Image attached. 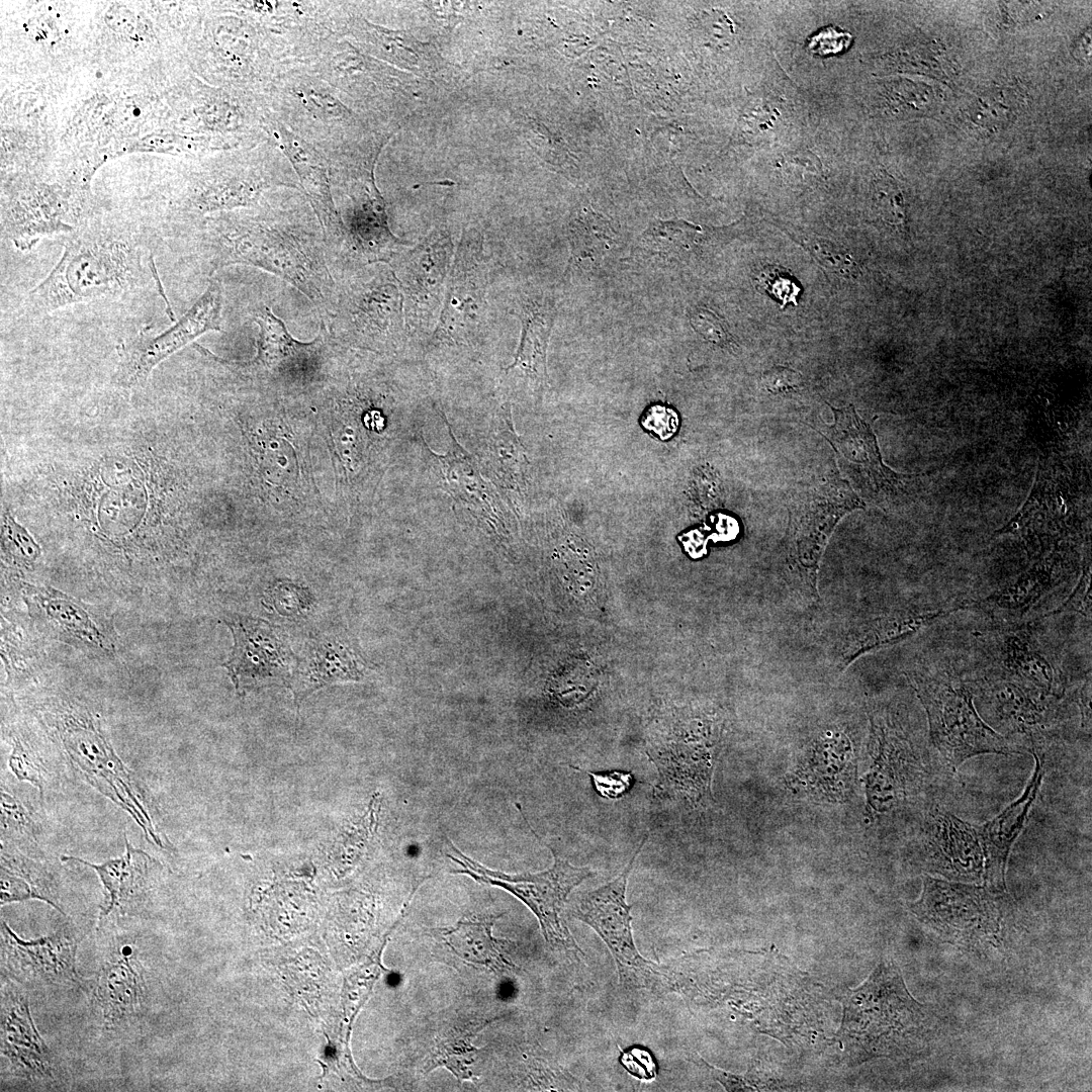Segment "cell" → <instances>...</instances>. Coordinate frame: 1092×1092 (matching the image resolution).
<instances>
[{
	"label": "cell",
	"mask_w": 1092,
	"mask_h": 1092,
	"mask_svg": "<svg viewBox=\"0 0 1092 1092\" xmlns=\"http://www.w3.org/2000/svg\"><path fill=\"white\" fill-rule=\"evenodd\" d=\"M842 1004L835 1038L850 1066L918 1056L932 1033L930 1013L908 992L893 962H882L860 986L848 989Z\"/></svg>",
	"instance_id": "obj_2"
},
{
	"label": "cell",
	"mask_w": 1092,
	"mask_h": 1092,
	"mask_svg": "<svg viewBox=\"0 0 1092 1092\" xmlns=\"http://www.w3.org/2000/svg\"><path fill=\"white\" fill-rule=\"evenodd\" d=\"M647 838L648 835L644 836L629 862L615 879L581 895L571 914L593 928L605 942L624 987L656 990L667 986L664 981L669 983L671 979L636 947L631 924L632 906L626 901L630 873Z\"/></svg>",
	"instance_id": "obj_8"
},
{
	"label": "cell",
	"mask_w": 1092,
	"mask_h": 1092,
	"mask_svg": "<svg viewBox=\"0 0 1092 1092\" xmlns=\"http://www.w3.org/2000/svg\"><path fill=\"white\" fill-rule=\"evenodd\" d=\"M641 424L659 439L666 440L676 432L678 417L673 410L654 404L644 413Z\"/></svg>",
	"instance_id": "obj_49"
},
{
	"label": "cell",
	"mask_w": 1092,
	"mask_h": 1092,
	"mask_svg": "<svg viewBox=\"0 0 1092 1092\" xmlns=\"http://www.w3.org/2000/svg\"><path fill=\"white\" fill-rule=\"evenodd\" d=\"M513 303L512 313L521 322V339L505 373L515 384L540 395L548 383L547 350L557 315L555 299L547 292L529 288L519 291Z\"/></svg>",
	"instance_id": "obj_20"
},
{
	"label": "cell",
	"mask_w": 1092,
	"mask_h": 1092,
	"mask_svg": "<svg viewBox=\"0 0 1092 1092\" xmlns=\"http://www.w3.org/2000/svg\"><path fill=\"white\" fill-rule=\"evenodd\" d=\"M134 21V15L125 7H112L106 14V23L108 26L119 33H133L135 28Z\"/></svg>",
	"instance_id": "obj_51"
},
{
	"label": "cell",
	"mask_w": 1092,
	"mask_h": 1092,
	"mask_svg": "<svg viewBox=\"0 0 1092 1092\" xmlns=\"http://www.w3.org/2000/svg\"><path fill=\"white\" fill-rule=\"evenodd\" d=\"M94 1002L105 1028L124 1026L145 1011L148 989L141 967L132 953L106 961L97 973Z\"/></svg>",
	"instance_id": "obj_26"
},
{
	"label": "cell",
	"mask_w": 1092,
	"mask_h": 1092,
	"mask_svg": "<svg viewBox=\"0 0 1092 1092\" xmlns=\"http://www.w3.org/2000/svg\"><path fill=\"white\" fill-rule=\"evenodd\" d=\"M999 894L985 886L924 876L921 896L909 908L944 940L976 945L1000 930Z\"/></svg>",
	"instance_id": "obj_11"
},
{
	"label": "cell",
	"mask_w": 1092,
	"mask_h": 1092,
	"mask_svg": "<svg viewBox=\"0 0 1092 1092\" xmlns=\"http://www.w3.org/2000/svg\"><path fill=\"white\" fill-rule=\"evenodd\" d=\"M851 40L850 33L828 26L808 38L807 49L813 55L824 57L844 52Z\"/></svg>",
	"instance_id": "obj_47"
},
{
	"label": "cell",
	"mask_w": 1092,
	"mask_h": 1092,
	"mask_svg": "<svg viewBox=\"0 0 1092 1092\" xmlns=\"http://www.w3.org/2000/svg\"><path fill=\"white\" fill-rule=\"evenodd\" d=\"M780 267L774 266L765 268L756 281L763 290L780 300L782 306L789 302L796 304V297L800 288L786 272L780 271Z\"/></svg>",
	"instance_id": "obj_42"
},
{
	"label": "cell",
	"mask_w": 1092,
	"mask_h": 1092,
	"mask_svg": "<svg viewBox=\"0 0 1092 1092\" xmlns=\"http://www.w3.org/2000/svg\"><path fill=\"white\" fill-rule=\"evenodd\" d=\"M544 844L551 850L554 862L548 870L538 873L506 874L489 870L466 856L451 842L452 853L447 855L461 867L453 873L465 874L480 884L502 888L522 901L538 919L542 935L551 947L582 953L561 913L571 891L595 873L588 867L571 864L547 843Z\"/></svg>",
	"instance_id": "obj_6"
},
{
	"label": "cell",
	"mask_w": 1092,
	"mask_h": 1092,
	"mask_svg": "<svg viewBox=\"0 0 1092 1092\" xmlns=\"http://www.w3.org/2000/svg\"><path fill=\"white\" fill-rule=\"evenodd\" d=\"M1 1054L14 1076L31 1083L54 1080L53 1053L34 1025L27 998L8 981L1 991Z\"/></svg>",
	"instance_id": "obj_21"
},
{
	"label": "cell",
	"mask_w": 1092,
	"mask_h": 1092,
	"mask_svg": "<svg viewBox=\"0 0 1092 1092\" xmlns=\"http://www.w3.org/2000/svg\"><path fill=\"white\" fill-rule=\"evenodd\" d=\"M1077 703L1081 714V725L1085 729L1091 728V676L1087 677L1077 693Z\"/></svg>",
	"instance_id": "obj_52"
},
{
	"label": "cell",
	"mask_w": 1092,
	"mask_h": 1092,
	"mask_svg": "<svg viewBox=\"0 0 1092 1092\" xmlns=\"http://www.w3.org/2000/svg\"><path fill=\"white\" fill-rule=\"evenodd\" d=\"M614 235L609 226L597 225L590 232L586 222L579 218L573 222L569 231L571 260L578 263L581 260L592 259L599 261L613 247Z\"/></svg>",
	"instance_id": "obj_36"
},
{
	"label": "cell",
	"mask_w": 1092,
	"mask_h": 1092,
	"mask_svg": "<svg viewBox=\"0 0 1092 1092\" xmlns=\"http://www.w3.org/2000/svg\"><path fill=\"white\" fill-rule=\"evenodd\" d=\"M1091 564L1085 561L1079 581L1073 588L1067 600L1050 615L1062 613H1077L1086 618L1091 617Z\"/></svg>",
	"instance_id": "obj_44"
},
{
	"label": "cell",
	"mask_w": 1092,
	"mask_h": 1092,
	"mask_svg": "<svg viewBox=\"0 0 1092 1092\" xmlns=\"http://www.w3.org/2000/svg\"><path fill=\"white\" fill-rule=\"evenodd\" d=\"M2 545L7 554L26 566L32 564L40 554L39 546L8 514L3 516Z\"/></svg>",
	"instance_id": "obj_37"
},
{
	"label": "cell",
	"mask_w": 1092,
	"mask_h": 1092,
	"mask_svg": "<svg viewBox=\"0 0 1092 1092\" xmlns=\"http://www.w3.org/2000/svg\"><path fill=\"white\" fill-rule=\"evenodd\" d=\"M488 269L484 238L474 228L463 230L448 277L432 348H474L486 327Z\"/></svg>",
	"instance_id": "obj_9"
},
{
	"label": "cell",
	"mask_w": 1092,
	"mask_h": 1092,
	"mask_svg": "<svg viewBox=\"0 0 1092 1092\" xmlns=\"http://www.w3.org/2000/svg\"><path fill=\"white\" fill-rule=\"evenodd\" d=\"M590 778L598 795L605 799L622 798L632 787L633 775L621 770L590 771L583 770Z\"/></svg>",
	"instance_id": "obj_45"
},
{
	"label": "cell",
	"mask_w": 1092,
	"mask_h": 1092,
	"mask_svg": "<svg viewBox=\"0 0 1092 1092\" xmlns=\"http://www.w3.org/2000/svg\"><path fill=\"white\" fill-rule=\"evenodd\" d=\"M977 639L987 662L982 675L1064 699L1066 676L1058 658L1040 640L1036 622L1007 623L977 635Z\"/></svg>",
	"instance_id": "obj_12"
},
{
	"label": "cell",
	"mask_w": 1092,
	"mask_h": 1092,
	"mask_svg": "<svg viewBox=\"0 0 1092 1092\" xmlns=\"http://www.w3.org/2000/svg\"><path fill=\"white\" fill-rule=\"evenodd\" d=\"M293 212L256 206L210 218L198 254L211 272L233 264L277 275L330 315L337 285L326 259V244Z\"/></svg>",
	"instance_id": "obj_1"
},
{
	"label": "cell",
	"mask_w": 1092,
	"mask_h": 1092,
	"mask_svg": "<svg viewBox=\"0 0 1092 1092\" xmlns=\"http://www.w3.org/2000/svg\"><path fill=\"white\" fill-rule=\"evenodd\" d=\"M373 166L335 169V177L345 188L351 207L343 220L347 232L344 262L359 270L375 263L390 262L407 249L408 243L395 237L387 222L385 204L373 177Z\"/></svg>",
	"instance_id": "obj_13"
},
{
	"label": "cell",
	"mask_w": 1092,
	"mask_h": 1092,
	"mask_svg": "<svg viewBox=\"0 0 1092 1092\" xmlns=\"http://www.w3.org/2000/svg\"><path fill=\"white\" fill-rule=\"evenodd\" d=\"M701 1061L710 1071L712 1077L716 1081H718L727 1091H753V1088L751 1087L749 1080H747L746 1077L722 1071L709 1065L702 1059Z\"/></svg>",
	"instance_id": "obj_50"
},
{
	"label": "cell",
	"mask_w": 1092,
	"mask_h": 1092,
	"mask_svg": "<svg viewBox=\"0 0 1092 1092\" xmlns=\"http://www.w3.org/2000/svg\"><path fill=\"white\" fill-rule=\"evenodd\" d=\"M826 269L833 270L844 277H854L858 269L852 258L839 252L828 242L816 241L806 247Z\"/></svg>",
	"instance_id": "obj_43"
},
{
	"label": "cell",
	"mask_w": 1092,
	"mask_h": 1092,
	"mask_svg": "<svg viewBox=\"0 0 1092 1092\" xmlns=\"http://www.w3.org/2000/svg\"><path fill=\"white\" fill-rule=\"evenodd\" d=\"M803 376L797 370L776 365L765 370L760 377L762 388L774 394H785L799 389Z\"/></svg>",
	"instance_id": "obj_48"
},
{
	"label": "cell",
	"mask_w": 1092,
	"mask_h": 1092,
	"mask_svg": "<svg viewBox=\"0 0 1092 1092\" xmlns=\"http://www.w3.org/2000/svg\"><path fill=\"white\" fill-rule=\"evenodd\" d=\"M221 309V284L213 279L194 304L171 327L156 335L151 329H143L119 346V364L115 374L117 383L125 387L143 383L152 370L173 353L207 332L219 331Z\"/></svg>",
	"instance_id": "obj_15"
},
{
	"label": "cell",
	"mask_w": 1092,
	"mask_h": 1092,
	"mask_svg": "<svg viewBox=\"0 0 1092 1092\" xmlns=\"http://www.w3.org/2000/svg\"><path fill=\"white\" fill-rule=\"evenodd\" d=\"M483 1021H469L444 1027L435 1039V1050L428 1062L427 1071L445 1067L459 1081L475 1080L473 1066L479 1050L471 1044V1038L483 1027Z\"/></svg>",
	"instance_id": "obj_33"
},
{
	"label": "cell",
	"mask_w": 1092,
	"mask_h": 1092,
	"mask_svg": "<svg viewBox=\"0 0 1092 1092\" xmlns=\"http://www.w3.org/2000/svg\"><path fill=\"white\" fill-rule=\"evenodd\" d=\"M78 943L75 934L61 930L24 940L1 920L3 969L11 980L26 987L77 984Z\"/></svg>",
	"instance_id": "obj_17"
},
{
	"label": "cell",
	"mask_w": 1092,
	"mask_h": 1092,
	"mask_svg": "<svg viewBox=\"0 0 1092 1092\" xmlns=\"http://www.w3.org/2000/svg\"><path fill=\"white\" fill-rule=\"evenodd\" d=\"M455 246L448 228L432 229L390 262L403 297L407 337H431L439 320Z\"/></svg>",
	"instance_id": "obj_10"
},
{
	"label": "cell",
	"mask_w": 1092,
	"mask_h": 1092,
	"mask_svg": "<svg viewBox=\"0 0 1092 1092\" xmlns=\"http://www.w3.org/2000/svg\"><path fill=\"white\" fill-rule=\"evenodd\" d=\"M494 920L493 916L461 919L454 927L445 930L447 944L468 964L493 972L513 968L502 951L499 940L492 935Z\"/></svg>",
	"instance_id": "obj_30"
},
{
	"label": "cell",
	"mask_w": 1092,
	"mask_h": 1092,
	"mask_svg": "<svg viewBox=\"0 0 1092 1092\" xmlns=\"http://www.w3.org/2000/svg\"><path fill=\"white\" fill-rule=\"evenodd\" d=\"M143 248L109 233L71 238L49 275L25 299L28 312L48 313L69 304L116 296L142 286L147 278Z\"/></svg>",
	"instance_id": "obj_3"
},
{
	"label": "cell",
	"mask_w": 1092,
	"mask_h": 1092,
	"mask_svg": "<svg viewBox=\"0 0 1092 1092\" xmlns=\"http://www.w3.org/2000/svg\"><path fill=\"white\" fill-rule=\"evenodd\" d=\"M234 639L222 664L239 694L272 686H286L294 673L297 655L280 628L252 616L223 618Z\"/></svg>",
	"instance_id": "obj_14"
},
{
	"label": "cell",
	"mask_w": 1092,
	"mask_h": 1092,
	"mask_svg": "<svg viewBox=\"0 0 1092 1092\" xmlns=\"http://www.w3.org/2000/svg\"><path fill=\"white\" fill-rule=\"evenodd\" d=\"M266 130L288 159L320 222L326 248L344 262L347 232L332 194L331 165L327 157L292 132L269 111Z\"/></svg>",
	"instance_id": "obj_16"
},
{
	"label": "cell",
	"mask_w": 1092,
	"mask_h": 1092,
	"mask_svg": "<svg viewBox=\"0 0 1092 1092\" xmlns=\"http://www.w3.org/2000/svg\"><path fill=\"white\" fill-rule=\"evenodd\" d=\"M1074 56L1082 61L1089 62L1091 57V29L1086 30L1077 40L1074 48Z\"/></svg>",
	"instance_id": "obj_53"
},
{
	"label": "cell",
	"mask_w": 1092,
	"mask_h": 1092,
	"mask_svg": "<svg viewBox=\"0 0 1092 1092\" xmlns=\"http://www.w3.org/2000/svg\"><path fill=\"white\" fill-rule=\"evenodd\" d=\"M125 835L124 853L102 863H91L75 856L62 857L63 860L81 862L97 873L105 894L100 905V922L112 914L123 915L138 907L150 889L151 877L159 868L155 858L131 846Z\"/></svg>",
	"instance_id": "obj_25"
},
{
	"label": "cell",
	"mask_w": 1092,
	"mask_h": 1092,
	"mask_svg": "<svg viewBox=\"0 0 1092 1092\" xmlns=\"http://www.w3.org/2000/svg\"><path fill=\"white\" fill-rule=\"evenodd\" d=\"M0 894L1 906L36 899L64 914L60 905L58 884L53 874L37 861L3 849Z\"/></svg>",
	"instance_id": "obj_27"
},
{
	"label": "cell",
	"mask_w": 1092,
	"mask_h": 1092,
	"mask_svg": "<svg viewBox=\"0 0 1092 1092\" xmlns=\"http://www.w3.org/2000/svg\"><path fill=\"white\" fill-rule=\"evenodd\" d=\"M1051 562H1038L1013 581L985 599L965 604L966 609L1010 616L1023 615L1039 603L1059 581Z\"/></svg>",
	"instance_id": "obj_28"
},
{
	"label": "cell",
	"mask_w": 1092,
	"mask_h": 1092,
	"mask_svg": "<svg viewBox=\"0 0 1092 1092\" xmlns=\"http://www.w3.org/2000/svg\"><path fill=\"white\" fill-rule=\"evenodd\" d=\"M690 323L706 341L722 348L735 347L726 322L711 309L695 308L690 314Z\"/></svg>",
	"instance_id": "obj_41"
},
{
	"label": "cell",
	"mask_w": 1092,
	"mask_h": 1092,
	"mask_svg": "<svg viewBox=\"0 0 1092 1092\" xmlns=\"http://www.w3.org/2000/svg\"><path fill=\"white\" fill-rule=\"evenodd\" d=\"M696 229L681 221H654L641 236L640 249L649 257L671 259L690 249Z\"/></svg>",
	"instance_id": "obj_35"
},
{
	"label": "cell",
	"mask_w": 1092,
	"mask_h": 1092,
	"mask_svg": "<svg viewBox=\"0 0 1092 1092\" xmlns=\"http://www.w3.org/2000/svg\"><path fill=\"white\" fill-rule=\"evenodd\" d=\"M874 201L879 214L890 224L901 226L905 219L902 193L895 181L884 176L875 183Z\"/></svg>",
	"instance_id": "obj_40"
},
{
	"label": "cell",
	"mask_w": 1092,
	"mask_h": 1092,
	"mask_svg": "<svg viewBox=\"0 0 1092 1092\" xmlns=\"http://www.w3.org/2000/svg\"><path fill=\"white\" fill-rule=\"evenodd\" d=\"M925 827L926 867L932 873L958 881H983L984 855L977 826L935 810Z\"/></svg>",
	"instance_id": "obj_23"
},
{
	"label": "cell",
	"mask_w": 1092,
	"mask_h": 1092,
	"mask_svg": "<svg viewBox=\"0 0 1092 1092\" xmlns=\"http://www.w3.org/2000/svg\"><path fill=\"white\" fill-rule=\"evenodd\" d=\"M1035 766L1021 796L992 820L977 826L984 855V886L996 893L1006 892L1005 872L1010 850L1021 833L1042 779V758L1032 751Z\"/></svg>",
	"instance_id": "obj_24"
},
{
	"label": "cell",
	"mask_w": 1092,
	"mask_h": 1092,
	"mask_svg": "<svg viewBox=\"0 0 1092 1092\" xmlns=\"http://www.w3.org/2000/svg\"><path fill=\"white\" fill-rule=\"evenodd\" d=\"M333 335L369 349H395L407 337L403 297L389 264L367 265L339 288L329 315Z\"/></svg>",
	"instance_id": "obj_5"
},
{
	"label": "cell",
	"mask_w": 1092,
	"mask_h": 1092,
	"mask_svg": "<svg viewBox=\"0 0 1092 1092\" xmlns=\"http://www.w3.org/2000/svg\"><path fill=\"white\" fill-rule=\"evenodd\" d=\"M964 610L963 604L954 608L930 610H906L876 618L864 624L855 634L848 657L901 641L931 622L954 611Z\"/></svg>",
	"instance_id": "obj_29"
},
{
	"label": "cell",
	"mask_w": 1092,
	"mask_h": 1092,
	"mask_svg": "<svg viewBox=\"0 0 1092 1092\" xmlns=\"http://www.w3.org/2000/svg\"><path fill=\"white\" fill-rule=\"evenodd\" d=\"M58 733L71 763L102 795L119 805L143 829L148 841L165 847L132 772L116 755L100 722L90 713L64 714Z\"/></svg>",
	"instance_id": "obj_7"
},
{
	"label": "cell",
	"mask_w": 1092,
	"mask_h": 1092,
	"mask_svg": "<svg viewBox=\"0 0 1092 1092\" xmlns=\"http://www.w3.org/2000/svg\"><path fill=\"white\" fill-rule=\"evenodd\" d=\"M2 835L35 840L34 825L28 812L13 796L1 788Z\"/></svg>",
	"instance_id": "obj_39"
},
{
	"label": "cell",
	"mask_w": 1092,
	"mask_h": 1092,
	"mask_svg": "<svg viewBox=\"0 0 1092 1092\" xmlns=\"http://www.w3.org/2000/svg\"><path fill=\"white\" fill-rule=\"evenodd\" d=\"M450 430V428H449ZM451 447L447 454L436 455L446 489L459 502L486 510L493 509L494 495L481 477L474 458L456 441L450 430Z\"/></svg>",
	"instance_id": "obj_32"
},
{
	"label": "cell",
	"mask_w": 1092,
	"mask_h": 1092,
	"mask_svg": "<svg viewBox=\"0 0 1092 1092\" xmlns=\"http://www.w3.org/2000/svg\"><path fill=\"white\" fill-rule=\"evenodd\" d=\"M24 601L37 628L65 643L110 652L116 635L109 619L51 586L25 584Z\"/></svg>",
	"instance_id": "obj_18"
},
{
	"label": "cell",
	"mask_w": 1092,
	"mask_h": 1092,
	"mask_svg": "<svg viewBox=\"0 0 1092 1092\" xmlns=\"http://www.w3.org/2000/svg\"><path fill=\"white\" fill-rule=\"evenodd\" d=\"M255 323L259 327L258 355L255 363L270 370H280L301 358H306L324 345L323 333L310 343L295 340L284 323L268 307L255 313Z\"/></svg>",
	"instance_id": "obj_31"
},
{
	"label": "cell",
	"mask_w": 1092,
	"mask_h": 1092,
	"mask_svg": "<svg viewBox=\"0 0 1092 1092\" xmlns=\"http://www.w3.org/2000/svg\"><path fill=\"white\" fill-rule=\"evenodd\" d=\"M498 418V429L490 435L487 446L490 464L496 473L514 480L522 472L519 467L525 463L526 457L520 451L510 405L503 406Z\"/></svg>",
	"instance_id": "obj_34"
},
{
	"label": "cell",
	"mask_w": 1092,
	"mask_h": 1092,
	"mask_svg": "<svg viewBox=\"0 0 1092 1092\" xmlns=\"http://www.w3.org/2000/svg\"><path fill=\"white\" fill-rule=\"evenodd\" d=\"M370 666L353 638L344 631H325L307 640L289 681L295 703L327 686L363 680Z\"/></svg>",
	"instance_id": "obj_19"
},
{
	"label": "cell",
	"mask_w": 1092,
	"mask_h": 1092,
	"mask_svg": "<svg viewBox=\"0 0 1092 1092\" xmlns=\"http://www.w3.org/2000/svg\"><path fill=\"white\" fill-rule=\"evenodd\" d=\"M619 1061L629 1074L639 1080L649 1081L656 1076V1061L648 1049L634 1045L620 1050Z\"/></svg>",
	"instance_id": "obj_46"
},
{
	"label": "cell",
	"mask_w": 1092,
	"mask_h": 1092,
	"mask_svg": "<svg viewBox=\"0 0 1092 1092\" xmlns=\"http://www.w3.org/2000/svg\"><path fill=\"white\" fill-rule=\"evenodd\" d=\"M9 766L19 781L28 782L42 795L47 769L40 758L20 740H13Z\"/></svg>",
	"instance_id": "obj_38"
},
{
	"label": "cell",
	"mask_w": 1092,
	"mask_h": 1092,
	"mask_svg": "<svg viewBox=\"0 0 1092 1092\" xmlns=\"http://www.w3.org/2000/svg\"><path fill=\"white\" fill-rule=\"evenodd\" d=\"M909 682L927 716L930 741L947 767L956 770L982 754H1020V745L988 725L975 706L973 682L948 671L916 670Z\"/></svg>",
	"instance_id": "obj_4"
},
{
	"label": "cell",
	"mask_w": 1092,
	"mask_h": 1092,
	"mask_svg": "<svg viewBox=\"0 0 1092 1092\" xmlns=\"http://www.w3.org/2000/svg\"><path fill=\"white\" fill-rule=\"evenodd\" d=\"M972 682L995 723L1033 745L1059 717L1063 699L997 677L981 675Z\"/></svg>",
	"instance_id": "obj_22"
}]
</instances>
